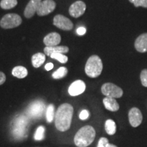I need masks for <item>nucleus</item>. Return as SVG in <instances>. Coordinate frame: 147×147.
Segmentation results:
<instances>
[{
  "label": "nucleus",
  "mask_w": 147,
  "mask_h": 147,
  "mask_svg": "<svg viewBox=\"0 0 147 147\" xmlns=\"http://www.w3.org/2000/svg\"><path fill=\"white\" fill-rule=\"evenodd\" d=\"M74 108L69 104H63L58 108L55 116L56 128L60 131H65L70 128Z\"/></svg>",
  "instance_id": "1"
},
{
  "label": "nucleus",
  "mask_w": 147,
  "mask_h": 147,
  "mask_svg": "<svg viewBox=\"0 0 147 147\" xmlns=\"http://www.w3.org/2000/svg\"><path fill=\"white\" fill-rule=\"evenodd\" d=\"M95 131L92 126L86 125L78 130L74 137V143L78 147H87L93 142Z\"/></svg>",
  "instance_id": "2"
},
{
  "label": "nucleus",
  "mask_w": 147,
  "mask_h": 147,
  "mask_svg": "<svg viewBox=\"0 0 147 147\" xmlns=\"http://www.w3.org/2000/svg\"><path fill=\"white\" fill-rule=\"evenodd\" d=\"M29 119L25 115H19L14 119L12 132L16 139L21 140L27 137Z\"/></svg>",
  "instance_id": "3"
},
{
  "label": "nucleus",
  "mask_w": 147,
  "mask_h": 147,
  "mask_svg": "<svg viewBox=\"0 0 147 147\" xmlns=\"http://www.w3.org/2000/svg\"><path fill=\"white\" fill-rule=\"evenodd\" d=\"M103 63L102 59L97 55H92L88 59L85 65L86 74L90 78H97L102 74Z\"/></svg>",
  "instance_id": "4"
},
{
  "label": "nucleus",
  "mask_w": 147,
  "mask_h": 147,
  "mask_svg": "<svg viewBox=\"0 0 147 147\" xmlns=\"http://www.w3.org/2000/svg\"><path fill=\"white\" fill-rule=\"evenodd\" d=\"M46 109L45 104L42 101L36 100L29 104L26 110V115L29 118L40 119L42 117Z\"/></svg>",
  "instance_id": "5"
},
{
  "label": "nucleus",
  "mask_w": 147,
  "mask_h": 147,
  "mask_svg": "<svg viewBox=\"0 0 147 147\" xmlns=\"http://www.w3.org/2000/svg\"><path fill=\"white\" fill-rule=\"evenodd\" d=\"M21 23V17L18 14H7L0 21V26L3 29H12L19 26Z\"/></svg>",
  "instance_id": "6"
},
{
  "label": "nucleus",
  "mask_w": 147,
  "mask_h": 147,
  "mask_svg": "<svg viewBox=\"0 0 147 147\" xmlns=\"http://www.w3.org/2000/svg\"><path fill=\"white\" fill-rule=\"evenodd\" d=\"M102 93L104 95L108 97H112V98H120L123 96V91L121 88L118 87L115 84L105 83L102 85L101 88Z\"/></svg>",
  "instance_id": "7"
},
{
  "label": "nucleus",
  "mask_w": 147,
  "mask_h": 147,
  "mask_svg": "<svg viewBox=\"0 0 147 147\" xmlns=\"http://www.w3.org/2000/svg\"><path fill=\"white\" fill-rule=\"evenodd\" d=\"M53 24L55 26L62 30L69 31L73 29V23L69 18L61 14L56 15L53 18Z\"/></svg>",
  "instance_id": "8"
},
{
  "label": "nucleus",
  "mask_w": 147,
  "mask_h": 147,
  "mask_svg": "<svg viewBox=\"0 0 147 147\" xmlns=\"http://www.w3.org/2000/svg\"><path fill=\"white\" fill-rule=\"evenodd\" d=\"M56 7V3L53 0H44L41 1L37 10L38 16H43L53 12Z\"/></svg>",
  "instance_id": "9"
},
{
  "label": "nucleus",
  "mask_w": 147,
  "mask_h": 147,
  "mask_svg": "<svg viewBox=\"0 0 147 147\" xmlns=\"http://www.w3.org/2000/svg\"><path fill=\"white\" fill-rule=\"evenodd\" d=\"M86 4L82 1H77L72 3L69 8V13L72 17L78 18L82 16L86 10Z\"/></svg>",
  "instance_id": "10"
},
{
  "label": "nucleus",
  "mask_w": 147,
  "mask_h": 147,
  "mask_svg": "<svg viewBox=\"0 0 147 147\" xmlns=\"http://www.w3.org/2000/svg\"><path fill=\"white\" fill-rule=\"evenodd\" d=\"M129 121L134 127H137L142 123V115L141 111L137 108H132L128 114Z\"/></svg>",
  "instance_id": "11"
},
{
  "label": "nucleus",
  "mask_w": 147,
  "mask_h": 147,
  "mask_svg": "<svg viewBox=\"0 0 147 147\" xmlns=\"http://www.w3.org/2000/svg\"><path fill=\"white\" fill-rule=\"evenodd\" d=\"M86 89V84L81 80H77L71 84L68 88V93L71 96L82 94Z\"/></svg>",
  "instance_id": "12"
},
{
  "label": "nucleus",
  "mask_w": 147,
  "mask_h": 147,
  "mask_svg": "<svg viewBox=\"0 0 147 147\" xmlns=\"http://www.w3.org/2000/svg\"><path fill=\"white\" fill-rule=\"evenodd\" d=\"M136 50L138 52L144 53L147 52V33L140 35L134 43Z\"/></svg>",
  "instance_id": "13"
},
{
  "label": "nucleus",
  "mask_w": 147,
  "mask_h": 147,
  "mask_svg": "<svg viewBox=\"0 0 147 147\" xmlns=\"http://www.w3.org/2000/svg\"><path fill=\"white\" fill-rule=\"evenodd\" d=\"M61 40V38L60 35L58 33L52 32L45 37L43 42L46 47H52L58 46L59 44L60 43Z\"/></svg>",
  "instance_id": "14"
},
{
  "label": "nucleus",
  "mask_w": 147,
  "mask_h": 147,
  "mask_svg": "<svg viewBox=\"0 0 147 147\" xmlns=\"http://www.w3.org/2000/svg\"><path fill=\"white\" fill-rule=\"evenodd\" d=\"M42 0H30L24 11V15L27 18H32L37 12Z\"/></svg>",
  "instance_id": "15"
},
{
  "label": "nucleus",
  "mask_w": 147,
  "mask_h": 147,
  "mask_svg": "<svg viewBox=\"0 0 147 147\" xmlns=\"http://www.w3.org/2000/svg\"><path fill=\"white\" fill-rule=\"evenodd\" d=\"M69 48L65 46H56V47H45L44 49V52L45 53V55L47 56H50L53 53H68Z\"/></svg>",
  "instance_id": "16"
},
{
  "label": "nucleus",
  "mask_w": 147,
  "mask_h": 147,
  "mask_svg": "<svg viewBox=\"0 0 147 147\" xmlns=\"http://www.w3.org/2000/svg\"><path fill=\"white\" fill-rule=\"evenodd\" d=\"M103 103L106 109L111 112H116L119 109V104L115 98L106 97L103 100Z\"/></svg>",
  "instance_id": "17"
},
{
  "label": "nucleus",
  "mask_w": 147,
  "mask_h": 147,
  "mask_svg": "<svg viewBox=\"0 0 147 147\" xmlns=\"http://www.w3.org/2000/svg\"><path fill=\"white\" fill-rule=\"evenodd\" d=\"M46 60L45 54L42 53H38L34 55L32 57V63L34 67L38 68L45 63Z\"/></svg>",
  "instance_id": "18"
},
{
  "label": "nucleus",
  "mask_w": 147,
  "mask_h": 147,
  "mask_svg": "<svg viewBox=\"0 0 147 147\" xmlns=\"http://www.w3.org/2000/svg\"><path fill=\"white\" fill-rule=\"evenodd\" d=\"M12 75L18 78H24L28 74L27 69L23 66H16L14 67L12 71Z\"/></svg>",
  "instance_id": "19"
},
{
  "label": "nucleus",
  "mask_w": 147,
  "mask_h": 147,
  "mask_svg": "<svg viewBox=\"0 0 147 147\" xmlns=\"http://www.w3.org/2000/svg\"><path fill=\"white\" fill-rule=\"evenodd\" d=\"M105 129L108 135H114L117 130V126L115 121L112 119H108L105 123Z\"/></svg>",
  "instance_id": "20"
},
{
  "label": "nucleus",
  "mask_w": 147,
  "mask_h": 147,
  "mask_svg": "<svg viewBox=\"0 0 147 147\" xmlns=\"http://www.w3.org/2000/svg\"><path fill=\"white\" fill-rule=\"evenodd\" d=\"M17 3V0H1L0 2V6L4 10H10L14 8Z\"/></svg>",
  "instance_id": "21"
},
{
  "label": "nucleus",
  "mask_w": 147,
  "mask_h": 147,
  "mask_svg": "<svg viewBox=\"0 0 147 147\" xmlns=\"http://www.w3.org/2000/svg\"><path fill=\"white\" fill-rule=\"evenodd\" d=\"M55 106L53 104H49L46 110V117L48 123L53 122L55 119Z\"/></svg>",
  "instance_id": "22"
},
{
  "label": "nucleus",
  "mask_w": 147,
  "mask_h": 147,
  "mask_svg": "<svg viewBox=\"0 0 147 147\" xmlns=\"http://www.w3.org/2000/svg\"><path fill=\"white\" fill-rule=\"evenodd\" d=\"M67 69L65 67H61L53 73L52 76L54 79H61L65 77L67 74Z\"/></svg>",
  "instance_id": "23"
},
{
  "label": "nucleus",
  "mask_w": 147,
  "mask_h": 147,
  "mask_svg": "<svg viewBox=\"0 0 147 147\" xmlns=\"http://www.w3.org/2000/svg\"><path fill=\"white\" fill-rule=\"evenodd\" d=\"M45 127L44 126H39L37 128L36 133L34 134V139L37 141L42 140L45 138Z\"/></svg>",
  "instance_id": "24"
},
{
  "label": "nucleus",
  "mask_w": 147,
  "mask_h": 147,
  "mask_svg": "<svg viewBox=\"0 0 147 147\" xmlns=\"http://www.w3.org/2000/svg\"><path fill=\"white\" fill-rule=\"evenodd\" d=\"M51 57L57 60L58 61H59L61 63H67V61H68L67 57L64 54H62V53H53L51 55Z\"/></svg>",
  "instance_id": "25"
},
{
  "label": "nucleus",
  "mask_w": 147,
  "mask_h": 147,
  "mask_svg": "<svg viewBox=\"0 0 147 147\" xmlns=\"http://www.w3.org/2000/svg\"><path fill=\"white\" fill-rule=\"evenodd\" d=\"M131 3H133L135 7H143L147 8V0H129Z\"/></svg>",
  "instance_id": "26"
},
{
  "label": "nucleus",
  "mask_w": 147,
  "mask_h": 147,
  "mask_svg": "<svg viewBox=\"0 0 147 147\" xmlns=\"http://www.w3.org/2000/svg\"><path fill=\"white\" fill-rule=\"evenodd\" d=\"M141 83L144 87H147V69H144L140 73Z\"/></svg>",
  "instance_id": "27"
},
{
  "label": "nucleus",
  "mask_w": 147,
  "mask_h": 147,
  "mask_svg": "<svg viewBox=\"0 0 147 147\" xmlns=\"http://www.w3.org/2000/svg\"><path fill=\"white\" fill-rule=\"evenodd\" d=\"M89 113L87 110H83L80 112V115H79V118L81 120H86L89 118Z\"/></svg>",
  "instance_id": "28"
},
{
  "label": "nucleus",
  "mask_w": 147,
  "mask_h": 147,
  "mask_svg": "<svg viewBox=\"0 0 147 147\" xmlns=\"http://www.w3.org/2000/svg\"><path fill=\"white\" fill-rule=\"evenodd\" d=\"M109 142H108V140L106 138H101L98 142V144H97V147H106Z\"/></svg>",
  "instance_id": "29"
},
{
  "label": "nucleus",
  "mask_w": 147,
  "mask_h": 147,
  "mask_svg": "<svg viewBox=\"0 0 147 147\" xmlns=\"http://www.w3.org/2000/svg\"><path fill=\"white\" fill-rule=\"evenodd\" d=\"M86 32H87V29L84 27H78L76 30V33L78 36H83L86 34Z\"/></svg>",
  "instance_id": "30"
},
{
  "label": "nucleus",
  "mask_w": 147,
  "mask_h": 147,
  "mask_svg": "<svg viewBox=\"0 0 147 147\" xmlns=\"http://www.w3.org/2000/svg\"><path fill=\"white\" fill-rule=\"evenodd\" d=\"M5 80H6V77H5V74L0 71V85L4 83L5 82Z\"/></svg>",
  "instance_id": "31"
},
{
  "label": "nucleus",
  "mask_w": 147,
  "mask_h": 147,
  "mask_svg": "<svg viewBox=\"0 0 147 147\" xmlns=\"http://www.w3.org/2000/svg\"><path fill=\"white\" fill-rule=\"evenodd\" d=\"M53 67H54V65H53L52 63H49L46 64L45 69L47 71H50L53 68Z\"/></svg>",
  "instance_id": "32"
},
{
  "label": "nucleus",
  "mask_w": 147,
  "mask_h": 147,
  "mask_svg": "<svg viewBox=\"0 0 147 147\" xmlns=\"http://www.w3.org/2000/svg\"><path fill=\"white\" fill-rule=\"evenodd\" d=\"M106 147H117V146H115V145H114V144H110V143H108V144L106 145Z\"/></svg>",
  "instance_id": "33"
}]
</instances>
